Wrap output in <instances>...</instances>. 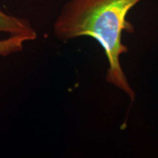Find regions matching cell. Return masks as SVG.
I'll use <instances>...</instances> for the list:
<instances>
[{
  "label": "cell",
  "instance_id": "6da1fadb",
  "mask_svg": "<svg viewBox=\"0 0 158 158\" xmlns=\"http://www.w3.org/2000/svg\"><path fill=\"white\" fill-rule=\"evenodd\" d=\"M141 0H70L54 25L55 36L68 40L81 36L95 39L104 49L108 67L106 81L125 92L131 101L135 94L120 65L119 57L127 52L122 43L124 31L133 32L127 15Z\"/></svg>",
  "mask_w": 158,
  "mask_h": 158
},
{
  "label": "cell",
  "instance_id": "7a4b0ae2",
  "mask_svg": "<svg viewBox=\"0 0 158 158\" xmlns=\"http://www.w3.org/2000/svg\"><path fill=\"white\" fill-rule=\"evenodd\" d=\"M0 33L24 35L31 40L37 38V32L29 21L7 14L0 9Z\"/></svg>",
  "mask_w": 158,
  "mask_h": 158
},
{
  "label": "cell",
  "instance_id": "3957f363",
  "mask_svg": "<svg viewBox=\"0 0 158 158\" xmlns=\"http://www.w3.org/2000/svg\"><path fill=\"white\" fill-rule=\"evenodd\" d=\"M28 41L31 40L24 35H10L8 38L0 40V56H7L20 52L23 50V43Z\"/></svg>",
  "mask_w": 158,
  "mask_h": 158
}]
</instances>
